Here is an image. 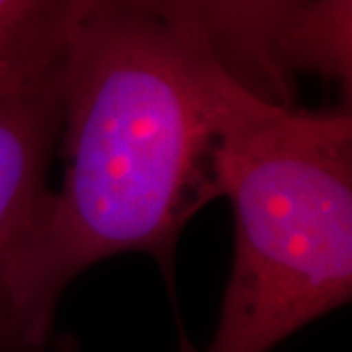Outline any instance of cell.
Masks as SVG:
<instances>
[{"instance_id": "3957f363", "label": "cell", "mask_w": 352, "mask_h": 352, "mask_svg": "<svg viewBox=\"0 0 352 352\" xmlns=\"http://www.w3.org/2000/svg\"><path fill=\"white\" fill-rule=\"evenodd\" d=\"M204 47L261 100L292 108L294 78L351 87V2H182Z\"/></svg>"}, {"instance_id": "5b68a950", "label": "cell", "mask_w": 352, "mask_h": 352, "mask_svg": "<svg viewBox=\"0 0 352 352\" xmlns=\"http://www.w3.org/2000/svg\"><path fill=\"white\" fill-rule=\"evenodd\" d=\"M75 2L0 0V87L61 69Z\"/></svg>"}, {"instance_id": "6da1fadb", "label": "cell", "mask_w": 352, "mask_h": 352, "mask_svg": "<svg viewBox=\"0 0 352 352\" xmlns=\"http://www.w3.org/2000/svg\"><path fill=\"white\" fill-rule=\"evenodd\" d=\"M65 178L12 280L20 352H45L57 302L90 264L149 252L219 196L204 51L182 2L75 0L63 76Z\"/></svg>"}, {"instance_id": "7a4b0ae2", "label": "cell", "mask_w": 352, "mask_h": 352, "mask_svg": "<svg viewBox=\"0 0 352 352\" xmlns=\"http://www.w3.org/2000/svg\"><path fill=\"white\" fill-rule=\"evenodd\" d=\"M201 51L219 196L235 215L233 270L206 352H268L351 300L352 118L261 100Z\"/></svg>"}, {"instance_id": "277c9868", "label": "cell", "mask_w": 352, "mask_h": 352, "mask_svg": "<svg viewBox=\"0 0 352 352\" xmlns=\"http://www.w3.org/2000/svg\"><path fill=\"white\" fill-rule=\"evenodd\" d=\"M61 76L63 67L0 87V352H20L12 280L51 196L47 168L63 124Z\"/></svg>"}]
</instances>
